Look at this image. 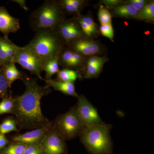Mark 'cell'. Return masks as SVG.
<instances>
[{
  "label": "cell",
  "mask_w": 154,
  "mask_h": 154,
  "mask_svg": "<svg viewBox=\"0 0 154 154\" xmlns=\"http://www.w3.org/2000/svg\"><path fill=\"white\" fill-rule=\"evenodd\" d=\"M22 81L25 90L24 94L14 98L13 113L17 125L21 129H38L51 124L42 112L40 100L51 92L47 86H39L36 79L23 74Z\"/></svg>",
  "instance_id": "1"
},
{
  "label": "cell",
  "mask_w": 154,
  "mask_h": 154,
  "mask_svg": "<svg viewBox=\"0 0 154 154\" xmlns=\"http://www.w3.org/2000/svg\"><path fill=\"white\" fill-rule=\"evenodd\" d=\"M33 38L25 45L45 63L48 61L59 57L66 47L55 30L40 29L36 31Z\"/></svg>",
  "instance_id": "2"
},
{
  "label": "cell",
  "mask_w": 154,
  "mask_h": 154,
  "mask_svg": "<svg viewBox=\"0 0 154 154\" xmlns=\"http://www.w3.org/2000/svg\"><path fill=\"white\" fill-rule=\"evenodd\" d=\"M58 0H46L30 14L29 26L36 32L40 29L55 30L59 24L66 18Z\"/></svg>",
  "instance_id": "3"
},
{
  "label": "cell",
  "mask_w": 154,
  "mask_h": 154,
  "mask_svg": "<svg viewBox=\"0 0 154 154\" xmlns=\"http://www.w3.org/2000/svg\"><path fill=\"white\" fill-rule=\"evenodd\" d=\"M110 125L87 126L80 135L82 143L93 154H109L112 149Z\"/></svg>",
  "instance_id": "4"
},
{
  "label": "cell",
  "mask_w": 154,
  "mask_h": 154,
  "mask_svg": "<svg viewBox=\"0 0 154 154\" xmlns=\"http://www.w3.org/2000/svg\"><path fill=\"white\" fill-rule=\"evenodd\" d=\"M54 127L64 140L72 139L80 136L87 127L79 117L76 106L67 113L59 116Z\"/></svg>",
  "instance_id": "5"
},
{
  "label": "cell",
  "mask_w": 154,
  "mask_h": 154,
  "mask_svg": "<svg viewBox=\"0 0 154 154\" xmlns=\"http://www.w3.org/2000/svg\"><path fill=\"white\" fill-rule=\"evenodd\" d=\"M13 63L19 64L31 75L36 76L40 80H44L41 75L42 72L43 71L44 63L26 46L19 48Z\"/></svg>",
  "instance_id": "6"
},
{
  "label": "cell",
  "mask_w": 154,
  "mask_h": 154,
  "mask_svg": "<svg viewBox=\"0 0 154 154\" xmlns=\"http://www.w3.org/2000/svg\"><path fill=\"white\" fill-rule=\"evenodd\" d=\"M55 30L66 47L78 39L85 38L79 23L73 17L64 19Z\"/></svg>",
  "instance_id": "7"
},
{
  "label": "cell",
  "mask_w": 154,
  "mask_h": 154,
  "mask_svg": "<svg viewBox=\"0 0 154 154\" xmlns=\"http://www.w3.org/2000/svg\"><path fill=\"white\" fill-rule=\"evenodd\" d=\"M76 106L78 115L86 126L102 125L105 123L99 116L98 111L84 95H78Z\"/></svg>",
  "instance_id": "8"
},
{
  "label": "cell",
  "mask_w": 154,
  "mask_h": 154,
  "mask_svg": "<svg viewBox=\"0 0 154 154\" xmlns=\"http://www.w3.org/2000/svg\"><path fill=\"white\" fill-rule=\"evenodd\" d=\"M88 58L66 47L60 55L59 64L63 69L76 71L83 76L85 71Z\"/></svg>",
  "instance_id": "9"
},
{
  "label": "cell",
  "mask_w": 154,
  "mask_h": 154,
  "mask_svg": "<svg viewBox=\"0 0 154 154\" xmlns=\"http://www.w3.org/2000/svg\"><path fill=\"white\" fill-rule=\"evenodd\" d=\"M66 47L88 57L102 55L106 50L105 46L97 40L86 38L78 39Z\"/></svg>",
  "instance_id": "10"
},
{
  "label": "cell",
  "mask_w": 154,
  "mask_h": 154,
  "mask_svg": "<svg viewBox=\"0 0 154 154\" xmlns=\"http://www.w3.org/2000/svg\"><path fill=\"white\" fill-rule=\"evenodd\" d=\"M41 147L44 154H63L66 149L64 140L54 127L43 138Z\"/></svg>",
  "instance_id": "11"
},
{
  "label": "cell",
  "mask_w": 154,
  "mask_h": 154,
  "mask_svg": "<svg viewBox=\"0 0 154 154\" xmlns=\"http://www.w3.org/2000/svg\"><path fill=\"white\" fill-rule=\"evenodd\" d=\"M53 128L52 124H50L44 127L33 130L29 132L14 137L13 140L27 145L39 144L45 137Z\"/></svg>",
  "instance_id": "12"
},
{
  "label": "cell",
  "mask_w": 154,
  "mask_h": 154,
  "mask_svg": "<svg viewBox=\"0 0 154 154\" xmlns=\"http://www.w3.org/2000/svg\"><path fill=\"white\" fill-rule=\"evenodd\" d=\"M73 17L79 23L86 38L94 39L99 37L100 34L99 28L94 21L91 12L85 15L81 14Z\"/></svg>",
  "instance_id": "13"
},
{
  "label": "cell",
  "mask_w": 154,
  "mask_h": 154,
  "mask_svg": "<svg viewBox=\"0 0 154 154\" xmlns=\"http://www.w3.org/2000/svg\"><path fill=\"white\" fill-rule=\"evenodd\" d=\"M20 28L19 19L12 17L8 10L0 6V32L8 38L10 33H15Z\"/></svg>",
  "instance_id": "14"
},
{
  "label": "cell",
  "mask_w": 154,
  "mask_h": 154,
  "mask_svg": "<svg viewBox=\"0 0 154 154\" xmlns=\"http://www.w3.org/2000/svg\"><path fill=\"white\" fill-rule=\"evenodd\" d=\"M59 2L66 16L72 17L81 14L88 4L85 0H59Z\"/></svg>",
  "instance_id": "15"
},
{
  "label": "cell",
  "mask_w": 154,
  "mask_h": 154,
  "mask_svg": "<svg viewBox=\"0 0 154 154\" xmlns=\"http://www.w3.org/2000/svg\"><path fill=\"white\" fill-rule=\"evenodd\" d=\"M138 12L131 5L123 1V3L111 10L112 17L127 19L137 20Z\"/></svg>",
  "instance_id": "16"
},
{
  "label": "cell",
  "mask_w": 154,
  "mask_h": 154,
  "mask_svg": "<svg viewBox=\"0 0 154 154\" xmlns=\"http://www.w3.org/2000/svg\"><path fill=\"white\" fill-rule=\"evenodd\" d=\"M46 85L48 88H53L55 91H60L65 95L77 97L78 95L75 90L74 82H64L57 80H45Z\"/></svg>",
  "instance_id": "17"
},
{
  "label": "cell",
  "mask_w": 154,
  "mask_h": 154,
  "mask_svg": "<svg viewBox=\"0 0 154 154\" xmlns=\"http://www.w3.org/2000/svg\"><path fill=\"white\" fill-rule=\"evenodd\" d=\"M108 60H104L99 63H87L85 71L83 75V78L87 79L97 78L102 72L103 66Z\"/></svg>",
  "instance_id": "18"
},
{
  "label": "cell",
  "mask_w": 154,
  "mask_h": 154,
  "mask_svg": "<svg viewBox=\"0 0 154 154\" xmlns=\"http://www.w3.org/2000/svg\"><path fill=\"white\" fill-rule=\"evenodd\" d=\"M57 81L64 82H74L78 79H82L83 78L79 72L68 69H63L57 73Z\"/></svg>",
  "instance_id": "19"
},
{
  "label": "cell",
  "mask_w": 154,
  "mask_h": 154,
  "mask_svg": "<svg viewBox=\"0 0 154 154\" xmlns=\"http://www.w3.org/2000/svg\"><path fill=\"white\" fill-rule=\"evenodd\" d=\"M138 20H142L148 23L154 22V1L149 2L141 11L138 12Z\"/></svg>",
  "instance_id": "20"
},
{
  "label": "cell",
  "mask_w": 154,
  "mask_h": 154,
  "mask_svg": "<svg viewBox=\"0 0 154 154\" xmlns=\"http://www.w3.org/2000/svg\"><path fill=\"white\" fill-rule=\"evenodd\" d=\"M57 57L48 61L44 64L43 71L45 72V80L51 79V77L60 71L59 68V59Z\"/></svg>",
  "instance_id": "21"
},
{
  "label": "cell",
  "mask_w": 154,
  "mask_h": 154,
  "mask_svg": "<svg viewBox=\"0 0 154 154\" xmlns=\"http://www.w3.org/2000/svg\"><path fill=\"white\" fill-rule=\"evenodd\" d=\"M98 19L101 25L112 24V15L108 9L100 5L98 13Z\"/></svg>",
  "instance_id": "22"
},
{
  "label": "cell",
  "mask_w": 154,
  "mask_h": 154,
  "mask_svg": "<svg viewBox=\"0 0 154 154\" xmlns=\"http://www.w3.org/2000/svg\"><path fill=\"white\" fill-rule=\"evenodd\" d=\"M4 40L6 53L11 62L13 63L14 57L20 46L14 44L8 38L4 37Z\"/></svg>",
  "instance_id": "23"
},
{
  "label": "cell",
  "mask_w": 154,
  "mask_h": 154,
  "mask_svg": "<svg viewBox=\"0 0 154 154\" xmlns=\"http://www.w3.org/2000/svg\"><path fill=\"white\" fill-rule=\"evenodd\" d=\"M17 123L14 119H8L0 125V134L5 135L12 131H18Z\"/></svg>",
  "instance_id": "24"
},
{
  "label": "cell",
  "mask_w": 154,
  "mask_h": 154,
  "mask_svg": "<svg viewBox=\"0 0 154 154\" xmlns=\"http://www.w3.org/2000/svg\"><path fill=\"white\" fill-rule=\"evenodd\" d=\"M15 99L10 97L5 98L0 103V115L6 113H12L14 109Z\"/></svg>",
  "instance_id": "25"
},
{
  "label": "cell",
  "mask_w": 154,
  "mask_h": 154,
  "mask_svg": "<svg viewBox=\"0 0 154 154\" xmlns=\"http://www.w3.org/2000/svg\"><path fill=\"white\" fill-rule=\"evenodd\" d=\"M9 87L4 74V68L0 67V97L8 96Z\"/></svg>",
  "instance_id": "26"
},
{
  "label": "cell",
  "mask_w": 154,
  "mask_h": 154,
  "mask_svg": "<svg viewBox=\"0 0 154 154\" xmlns=\"http://www.w3.org/2000/svg\"><path fill=\"white\" fill-rule=\"evenodd\" d=\"M27 145L19 143L11 145L3 152V154H23Z\"/></svg>",
  "instance_id": "27"
},
{
  "label": "cell",
  "mask_w": 154,
  "mask_h": 154,
  "mask_svg": "<svg viewBox=\"0 0 154 154\" xmlns=\"http://www.w3.org/2000/svg\"><path fill=\"white\" fill-rule=\"evenodd\" d=\"M11 63L6 53L4 37H0V65L1 67L5 66Z\"/></svg>",
  "instance_id": "28"
},
{
  "label": "cell",
  "mask_w": 154,
  "mask_h": 154,
  "mask_svg": "<svg viewBox=\"0 0 154 154\" xmlns=\"http://www.w3.org/2000/svg\"><path fill=\"white\" fill-rule=\"evenodd\" d=\"M99 32L102 36L109 38L111 41L114 42V31L112 24L101 25L99 27Z\"/></svg>",
  "instance_id": "29"
},
{
  "label": "cell",
  "mask_w": 154,
  "mask_h": 154,
  "mask_svg": "<svg viewBox=\"0 0 154 154\" xmlns=\"http://www.w3.org/2000/svg\"><path fill=\"white\" fill-rule=\"evenodd\" d=\"M15 64L14 63H11L8 64L5 66H3L4 68V74L7 81L9 88H11V85L14 82L13 81V69Z\"/></svg>",
  "instance_id": "30"
},
{
  "label": "cell",
  "mask_w": 154,
  "mask_h": 154,
  "mask_svg": "<svg viewBox=\"0 0 154 154\" xmlns=\"http://www.w3.org/2000/svg\"><path fill=\"white\" fill-rule=\"evenodd\" d=\"M125 1L127 3L131 5L138 12H139L141 11L149 2L150 1H149V0H127V1Z\"/></svg>",
  "instance_id": "31"
},
{
  "label": "cell",
  "mask_w": 154,
  "mask_h": 154,
  "mask_svg": "<svg viewBox=\"0 0 154 154\" xmlns=\"http://www.w3.org/2000/svg\"><path fill=\"white\" fill-rule=\"evenodd\" d=\"M123 1L122 0H101L99 1V3L100 5H103L108 10H112L123 3Z\"/></svg>",
  "instance_id": "32"
},
{
  "label": "cell",
  "mask_w": 154,
  "mask_h": 154,
  "mask_svg": "<svg viewBox=\"0 0 154 154\" xmlns=\"http://www.w3.org/2000/svg\"><path fill=\"white\" fill-rule=\"evenodd\" d=\"M41 149L39 144L28 145L23 154H42Z\"/></svg>",
  "instance_id": "33"
},
{
  "label": "cell",
  "mask_w": 154,
  "mask_h": 154,
  "mask_svg": "<svg viewBox=\"0 0 154 154\" xmlns=\"http://www.w3.org/2000/svg\"><path fill=\"white\" fill-rule=\"evenodd\" d=\"M12 1L17 3L19 5L21 8L23 9L25 11H28L29 10V8L26 5V1H25V0H13Z\"/></svg>",
  "instance_id": "34"
},
{
  "label": "cell",
  "mask_w": 154,
  "mask_h": 154,
  "mask_svg": "<svg viewBox=\"0 0 154 154\" xmlns=\"http://www.w3.org/2000/svg\"><path fill=\"white\" fill-rule=\"evenodd\" d=\"M8 143V140L5 135L0 134V149L5 147Z\"/></svg>",
  "instance_id": "35"
},
{
  "label": "cell",
  "mask_w": 154,
  "mask_h": 154,
  "mask_svg": "<svg viewBox=\"0 0 154 154\" xmlns=\"http://www.w3.org/2000/svg\"><path fill=\"white\" fill-rule=\"evenodd\" d=\"M0 67H1V65H0Z\"/></svg>",
  "instance_id": "36"
}]
</instances>
